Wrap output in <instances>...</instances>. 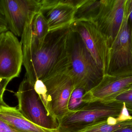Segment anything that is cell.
<instances>
[{
	"label": "cell",
	"mask_w": 132,
	"mask_h": 132,
	"mask_svg": "<svg viewBox=\"0 0 132 132\" xmlns=\"http://www.w3.org/2000/svg\"><path fill=\"white\" fill-rule=\"evenodd\" d=\"M32 20L26 24L20 42L26 78L34 85L37 80H43L69 67L71 29L68 26L50 31L42 45L38 46L33 38Z\"/></svg>",
	"instance_id": "obj_1"
},
{
	"label": "cell",
	"mask_w": 132,
	"mask_h": 132,
	"mask_svg": "<svg viewBox=\"0 0 132 132\" xmlns=\"http://www.w3.org/2000/svg\"><path fill=\"white\" fill-rule=\"evenodd\" d=\"M68 69L75 88L83 89L85 93L88 92L101 82L104 73L86 48L80 35L71 29L68 41Z\"/></svg>",
	"instance_id": "obj_2"
},
{
	"label": "cell",
	"mask_w": 132,
	"mask_h": 132,
	"mask_svg": "<svg viewBox=\"0 0 132 132\" xmlns=\"http://www.w3.org/2000/svg\"><path fill=\"white\" fill-rule=\"evenodd\" d=\"M124 104L117 101L84 103L67 113L59 122L58 132H78L95 122L110 117L118 118Z\"/></svg>",
	"instance_id": "obj_3"
},
{
	"label": "cell",
	"mask_w": 132,
	"mask_h": 132,
	"mask_svg": "<svg viewBox=\"0 0 132 132\" xmlns=\"http://www.w3.org/2000/svg\"><path fill=\"white\" fill-rule=\"evenodd\" d=\"M15 95L18 102V110L27 120L42 128L58 130L59 124L49 114L34 85L25 78Z\"/></svg>",
	"instance_id": "obj_4"
},
{
	"label": "cell",
	"mask_w": 132,
	"mask_h": 132,
	"mask_svg": "<svg viewBox=\"0 0 132 132\" xmlns=\"http://www.w3.org/2000/svg\"><path fill=\"white\" fill-rule=\"evenodd\" d=\"M131 72H132V36L126 6L124 20L109 48L105 74Z\"/></svg>",
	"instance_id": "obj_5"
},
{
	"label": "cell",
	"mask_w": 132,
	"mask_h": 132,
	"mask_svg": "<svg viewBox=\"0 0 132 132\" xmlns=\"http://www.w3.org/2000/svg\"><path fill=\"white\" fill-rule=\"evenodd\" d=\"M47 88L51 116L59 122L68 113V103L75 88L68 68L42 80Z\"/></svg>",
	"instance_id": "obj_6"
},
{
	"label": "cell",
	"mask_w": 132,
	"mask_h": 132,
	"mask_svg": "<svg viewBox=\"0 0 132 132\" xmlns=\"http://www.w3.org/2000/svg\"><path fill=\"white\" fill-rule=\"evenodd\" d=\"M70 28L79 34L93 59L105 74L110 48L107 38L91 22L74 21Z\"/></svg>",
	"instance_id": "obj_7"
},
{
	"label": "cell",
	"mask_w": 132,
	"mask_h": 132,
	"mask_svg": "<svg viewBox=\"0 0 132 132\" xmlns=\"http://www.w3.org/2000/svg\"><path fill=\"white\" fill-rule=\"evenodd\" d=\"M23 65L21 42L9 31L0 34V78L12 80L19 76Z\"/></svg>",
	"instance_id": "obj_8"
},
{
	"label": "cell",
	"mask_w": 132,
	"mask_h": 132,
	"mask_svg": "<svg viewBox=\"0 0 132 132\" xmlns=\"http://www.w3.org/2000/svg\"><path fill=\"white\" fill-rule=\"evenodd\" d=\"M9 30L21 36L26 24L40 11L39 0H1Z\"/></svg>",
	"instance_id": "obj_9"
},
{
	"label": "cell",
	"mask_w": 132,
	"mask_h": 132,
	"mask_svg": "<svg viewBox=\"0 0 132 132\" xmlns=\"http://www.w3.org/2000/svg\"><path fill=\"white\" fill-rule=\"evenodd\" d=\"M128 0H102L93 23L105 36L111 45L124 20Z\"/></svg>",
	"instance_id": "obj_10"
},
{
	"label": "cell",
	"mask_w": 132,
	"mask_h": 132,
	"mask_svg": "<svg viewBox=\"0 0 132 132\" xmlns=\"http://www.w3.org/2000/svg\"><path fill=\"white\" fill-rule=\"evenodd\" d=\"M132 84V72L117 74H105L97 86L83 97L84 103L95 102L114 101Z\"/></svg>",
	"instance_id": "obj_11"
},
{
	"label": "cell",
	"mask_w": 132,
	"mask_h": 132,
	"mask_svg": "<svg viewBox=\"0 0 132 132\" xmlns=\"http://www.w3.org/2000/svg\"><path fill=\"white\" fill-rule=\"evenodd\" d=\"M82 0H39L40 12L46 19L49 32L70 26Z\"/></svg>",
	"instance_id": "obj_12"
},
{
	"label": "cell",
	"mask_w": 132,
	"mask_h": 132,
	"mask_svg": "<svg viewBox=\"0 0 132 132\" xmlns=\"http://www.w3.org/2000/svg\"><path fill=\"white\" fill-rule=\"evenodd\" d=\"M0 119L17 132H57L42 128L29 121L18 109L7 105L0 107Z\"/></svg>",
	"instance_id": "obj_13"
},
{
	"label": "cell",
	"mask_w": 132,
	"mask_h": 132,
	"mask_svg": "<svg viewBox=\"0 0 132 132\" xmlns=\"http://www.w3.org/2000/svg\"><path fill=\"white\" fill-rule=\"evenodd\" d=\"M101 1L82 0L76 9L74 21L93 22L98 14Z\"/></svg>",
	"instance_id": "obj_14"
},
{
	"label": "cell",
	"mask_w": 132,
	"mask_h": 132,
	"mask_svg": "<svg viewBox=\"0 0 132 132\" xmlns=\"http://www.w3.org/2000/svg\"><path fill=\"white\" fill-rule=\"evenodd\" d=\"M31 25L34 41L38 46H40L50 32L46 19L42 12L39 11L35 14Z\"/></svg>",
	"instance_id": "obj_15"
},
{
	"label": "cell",
	"mask_w": 132,
	"mask_h": 132,
	"mask_svg": "<svg viewBox=\"0 0 132 132\" xmlns=\"http://www.w3.org/2000/svg\"><path fill=\"white\" fill-rule=\"evenodd\" d=\"M126 123L120 122L116 124L112 117L95 122L78 132H112L125 127Z\"/></svg>",
	"instance_id": "obj_16"
},
{
	"label": "cell",
	"mask_w": 132,
	"mask_h": 132,
	"mask_svg": "<svg viewBox=\"0 0 132 132\" xmlns=\"http://www.w3.org/2000/svg\"><path fill=\"white\" fill-rule=\"evenodd\" d=\"M34 88L36 92L38 95L47 112L51 116L50 113L49 98L46 86L44 82L42 80H37L34 84Z\"/></svg>",
	"instance_id": "obj_17"
},
{
	"label": "cell",
	"mask_w": 132,
	"mask_h": 132,
	"mask_svg": "<svg viewBox=\"0 0 132 132\" xmlns=\"http://www.w3.org/2000/svg\"><path fill=\"white\" fill-rule=\"evenodd\" d=\"M85 93L84 90L81 88H75L74 90L68 103V108L70 111L76 110L84 104L83 102V97Z\"/></svg>",
	"instance_id": "obj_18"
},
{
	"label": "cell",
	"mask_w": 132,
	"mask_h": 132,
	"mask_svg": "<svg viewBox=\"0 0 132 132\" xmlns=\"http://www.w3.org/2000/svg\"><path fill=\"white\" fill-rule=\"evenodd\" d=\"M115 100L125 104L129 112L132 114V91H125L116 98Z\"/></svg>",
	"instance_id": "obj_19"
},
{
	"label": "cell",
	"mask_w": 132,
	"mask_h": 132,
	"mask_svg": "<svg viewBox=\"0 0 132 132\" xmlns=\"http://www.w3.org/2000/svg\"><path fill=\"white\" fill-rule=\"evenodd\" d=\"M11 81L8 79L0 78V107L1 106L7 105L4 102L3 95L7 85Z\"/></svg>",
	"instance_id": "obj_20"
},
{
	"label": "cell",
	"mask_w": 132,
	"mask_h": 132,
	"mask_svg": "<svg viewBox=\"0 0 132 132\" xmlns=\"http://www.w3.org/2000/svg\"><path fill=\"white\" fill-rule=\"evenodd\" d=\"M9 30L8 26L4 11L0 5V34Z\"/></svg>",
	"instance_id": "obj_21"
},
{
	"label": "cell",
	"mask_w": 132,
	"mask_h": 132,
	"mask_svg": "<svg viewBox=\"0 0 132 132\" xmlns=\"http://www.w3.org/2000/svg\"><path fill=\"white\" fill-rule=\"evenodd\" d=\"M127 7L128 14L129 22L132 36V0H128Z\"/></svg>",
	"instance_id": "obj_22"
},
{
	"label": "cell",
	"mask_w": 132,
	"mask_h": 132,
	"mask_svg": "<svg viewBox=\"0 0 132 132\" xmlns=\"http://www.w3.org/2000/svg\"><path fill=\"white\" fill-rule=\"evenodd\" d=\"M0 132H17L4 121L0 119Z\"/></svg>",
	"instance_id": "obj_23"
},
{
	"label": "cell",
	"mask_w": 132,
	"mask_h": 132,
	"mask_svg": "<svg viewBox=\"0 0 132 132\" xmlns=\"http://www.w3.org/2000/svg\"><path fill=\"white\" fill-rule=\"evenodd\" d=\"M112 132H132V126L122 128Z\"/></svg>",
	"instance_id": "obj_24"
},
{
	"label": "cell",
	"mask_w": 132,
	"mask_h": 132,
	"mask_svg": "<svg viewBox=\"0 0 132 132\" xmlns=\"http://www.w3.org/2000/svg\"><path fill=\"white\" fill-rule=\"evenodd\" d=\"M132 91V84L130 85V86L127 88L126 91Z\"/></svg>",
	"instance_id": "obj_25"
},
{
	"label": "cell",
	"mask_w": 132,
	"mask_h": 132,
	"mask_svg": "<svg viewBox=\"0 0 132 132\" xmlns=\"http://www.w3.org/2000/svg\"><path fill=\"white\" fill-rule=\"evenodd\" d=\"M57 131H58V130H57Z\"/></svg>",
	"instance_id": "obj_26"
}]
</instances>
